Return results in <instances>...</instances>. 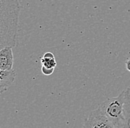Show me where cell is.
<instances>
[{
    "mask_svg": "<svg viewBox=\"0 0 130 128\" xmlns=\"http://www.w3.org/2000/svg\"><path fill=\"white\" fill-rule=\"evenodd\" d=\"M41 66L50 69H55L57 64L55 58H46L44 56L41 59Z\"/></svg>",
    "mask_w": 130,
    "mask_h": 128,
    "instance_id": "7",
    "label": "cell"
},
{
    "mask_svg": "<svg viewBox=\"0 0 130 128\" xmlns=\"http://www.w3.org/2000/svg\"><path fill=\"white\" fill-rule=\"evenodd\" d=\"M123 119L120 128H130V88L125 90V102L123 107Z\"/></svg>",
    "mask_w": 130,
    "mask_h": 128,
    "instance_id": "6",
    "label": "cell"
},
{
    "mask_svg": "<svg viewBox=\"0 0 130 128\" xmlns=\"http://www.w3.org/2000/svg\"><path fill=\"white\" fill-rule=\"evenodd\" d=\"M0 70H1V69H0Z\"/></svg>",
    "mask_w": 130,
    "mask_h": 128,
    "instance_id": "11",
    "label": "cell"
},
{
    "mask_svg": "<svg viewBox=\"0 0 130 128\" xmlns=\"http://www.w3.org/2000/svg\"><path fill=\"white\" fill-rule=\"evenodd\" d=\"M125 102V90L117 96L108 98L101 103L98 109L106 116L116 128H120L123 119V107Z\"/></svg>",
    "mask_w": 130,
    "mask_h": 128,
    "instance_id": "2",
    "label": "cell"
},
{
    "mask_svg": "<svg viewBox=\"0 0 130 128\" xmlns=\"http://www.w3.org/2000/svg\"><path fill=\"white\" fill-rule=\"evenodd\" d=\"M83 128H116L102 112L97 108L89 112Z\"/></svg>",
    "mask_w": 130,
    "mask_h": 128,
    "instance_id": "3",
    "label": "cell"
},
{
    "mask_svg": "<svg viewBox=\"0 0 130 128\" xmlns=\"http://www.w3.org/2000/svg\"><path fill=\"white\" fill-rule=\"evenodd\" d=\"M41 72L45 76H50L54 72V69H50V68H47V67L41 66Z\"/></svg>",
    "mask_w": 130,
    "mask_h": 128,
    "instance_id": "8",
    "label": "cell"
},
{
    "mask_svg": "<svg viewBox=\"0 0 130 128\" xmlns=\"http://www.w3.org/2000/svg\"><path fill=\"white\" fill-rule=\"evenodd\" d=\"M126 68L128 71L130 72V58L126 61Z\"/></svg>",
    "mask_w": 130,
    "mask_h": 128,
    "instance_id": "10",
    "label": "cell"
},
{
    "mask_svg": "<svg viewBox=\"0 0 130 128\" xmlns=\"http://www.w3.org/2000/svg\"><path fill=\"white\" fill-rule=\"evenodd\" d=\"M13 62V48L6 47L0 50V69L2 70H12Z\"/></svg>",
    "mask_w": 130,
    "mask_h": 128,
    "instance_id": "4",
    "label": "cell"
},
{
    "mask_svg": "<svg viewBox=\"0 0 130 128\" xmlns=\"http://www.w3.org/2000/svg\"><path fill=\"white\" fill-rule=\"evenodd\" d=\"M20 9L19 0H0V50L16 46Z\"/></svg>",
    "mask_w": 130,
    "mask_h": 128,
    "instance_id": "1",
    "label": "cell"
},
{
    "mask_svg": "<svg viewBox=\"0 0 130 128\" xmlns=\"http://www.w3.org/2000/svg\"><path fill=\"white\" fill-rule=\"evenodd\" d=\"M16 73L15 70H0V95L8 90L14 82Z\"/></svg>",
    "mask_w": 130,
    "mask_h": 128,
    "instance_id": "5",
    "label": "cell"
},
{
    "mask_svg": "<svg viewBox=\"0 0 130 128\" xmlns=\"http://www.w3.org/2000/svg\"><path fill=\"white\" fill-rule=\"evenodd\" d=\"M43 56H44V57H46V58H55L54 55H53L52 53H50V52H47V53H44Z\"/></svg>",
    "mask_w": 130,
    "mask_h": 128,
    "instance_id": "9",
    "label": "cell"
}]
</instances>
